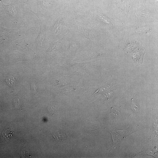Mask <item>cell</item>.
<instances>
[{"mask_svg":"<svg viewBox=\"0 0 158 158\" xmlns=\"http://www.w3.org/2000/svg\"><path fill=\"white\" fill-rule=\"evenodd\" d=\"M131 108L133 111L135 113H138L140 111L139 107L135 104L133 101H132Z\"/></svg>","mask_w":158,"mask_h":158,"instance_id":"obj_5","label":"cell"},{"mask_svg":"<svg viewBox=\"0 0 158 158\" xmlns=\"http://www.w3.org/2000/svg\"><path fill=\"white\" fill-rule=\"evenodd\" d=\"M31 90L32 92L35 93L37 91V84L34 80H32L30 82Z\"/></svg>","mask_w":158,"mask_h":158,"instance_id":"obj_4","label":"cell"},{"mask_svg":"<svg viewBox=\"0 0 158 158\" xmlns=\"http://www.w3.org/2000/svg\"><path fill=\"white\" fill-rule=\"evenodd\" d=\"M2 5L4 7L7 16H13L15 14L16 11L15 8L11 4L9 5Z\"/></svg>","mask_w":158,"mask_h":158,"instance_id":"obj_1","label":"cell"},{"mask_svg":"<svg viewBox=\"0 0 158 158\" xmlns=\"http://www.w3.org/2000/svg\"><path fill=\"white\" fill-rule=\"evenodd\" d=\"M5 82L6 85L10 87H13L16 86V80L13 76H7L5 80Z\"/></svg>","mask_w":158,"mask_h":158,"instance_id":"obj_2","label":"cell"},{"mask_svg":"<svg viewBox=\"0 0 158 158\" xmlns=\"http://www.w3.org/2000/svg\"><path fill=\"white\" fill-rule=\"evenodd\" d=\"M21 153L22 156L23 158H28L30 156L29 149L28 147H25V146L21 149Z\"/></svg>","mask_w":158,"mask_h":158,"instance_id":"obj_3","label":"cell"}]
</instances>
